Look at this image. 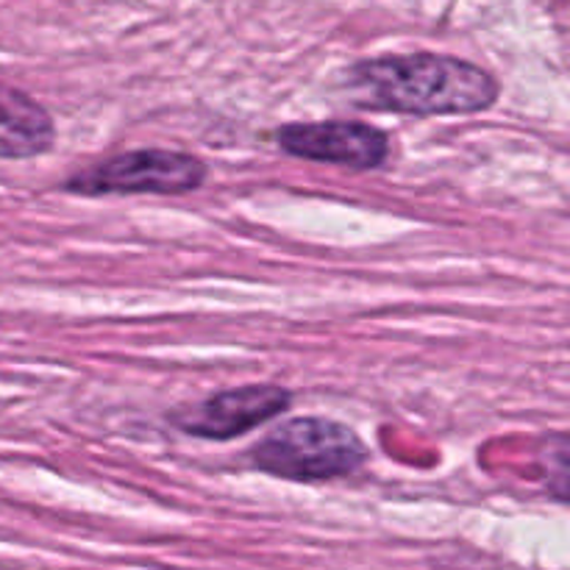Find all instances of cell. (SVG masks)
I'll return each instance as SVG.
<instances>
[{
    "label": "cell",
    "mask_w": 570,
    "mask_h": 570,
    "mask_svg": "<svg viewBox=\"0 0 570 570\" xmlns=\"http://www.w3.org/2000/svg\"><path fill=\"white\" fill-rule=\"evenodd\" d=\"M209 167L181 150H128L72 173L67 189L83 198L104 195H184L204 187Z\"/></svg>",
    "instance_id": "obj_3"
},
{
    "label": "cell",
    "mask_w": 570,
    "mask_h": 570,
    "mask_svg": "<svg viewBox=\"0 0 570 570\" xmlns=\"http://www.w3.org/2000/svg\"><path fill=\"white\" fill-rule=\"evenodd\" d=\"M262 473L301 484L334 482L360 471L367 449L354 429L326 417H295L265 434L250 451Z\"/></svg>",
    "instance_id": "obj_2"
},
{
    "label": "cell",
    "mask_w": 570,
    "mask_h": 570,
    "mask_svg": "<svg viewBox=\"0 0 570 570\" xmlns=\"http://www.w3.org/2000/svg\"><path fill=\"white\" fill-rule=\"evenodd\" d=\"M276 142L287 156L351 170H376L390 156L387 134L360 120L289 122L278 128Z\"/></svg>",
    "instance_id": "obj_5"
},
{
    "label": "cell",
    "mask_w": 570,
    "mask_h": 570,
    "mask_svg": "<svg viewBox=\"0 0 570 570\" xmlns=\"http://www.w3.org/2000/svg\"><path fill=\"white\" fill-rule=\"evenodd\" d=\"M53 117L22 89L0 83V159H31L53 148Z\"/></svg>",
    "instance_id": "obj_6"
},
{
    "label": "cell",
    "mask_w": 570,
    "mask_h": 570,
    "mask_svg": "<svg viewBox=\"0 0 570 570\" xmlns=\"http://www.w3.org/2000/svg\"><path fill=\"white\" fill-rule=\"evenodd\" d=\"M293 404V393L278 384H245V387L220 390L200 404L181 406L170 415L173 426L193 438L226 440L250 432L259 423L273 421Z\"/></svg>",
    "instance_id": "obj_4"
},
{
    "label": "cell",
    "mask_w": 570,
    "mask_h": 570,
    "mask_svg": "<svg viewBox=\"0 0 570 570\" xmlns=\"http://www.w3.org/2000/svg\"><path fill=\"white\" fill-rule=\"evenodd\" d=\"M356 104L395 115H476L499 100V81L473 61L443 53H393L348 70Z\"/></svg>",
    "instance_id": "obj_1"
}]
</instances>
